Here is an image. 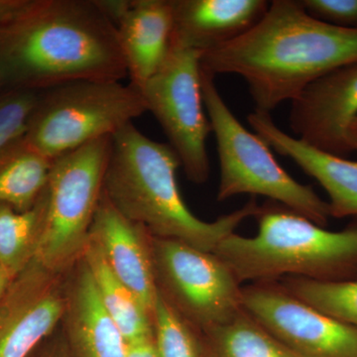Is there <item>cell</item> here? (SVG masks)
<instances>
[{"mask_svg": "<svg viewBox=\"0 0 357 357\" xmlns=\"http://www.w3.org/2000/svg\"><path fill=\"white\" fill-rule=\"evenodd\" d=\"M0 72L4 84L36 93L128 77L116 27L100 0L1 4Z\"/></svg>", "mask_w": 357, "mask_h": 357, "instance_id": "cell-1", "label": "cell"}, {"mask_svg": "<svg viewBox=\"0 0 357 357\" xmlns=\"http://www.w3.org/2000/svg\"><path fill=\"white\" fill-rule=\"evenodd\" d=\"M357 61V29L312 17L301 0H274L243 36L204 52V72L236 74L248 84L255 112L271 114L309 84Z\"/></svg>", "mask_w": 357, "mask_h": 357, "instance_id": "cell-2", "label": "cell"}, {"mask_svg": "<svg viewBox=\"0 0 357 357\" xmlns=\"http://www.w3.org/2000/svg\"><path fill=\"white\" fill-rule=\"evenodd\" d=\"M180 166L170 145L147 137L132 122L112 136L103 192L124 217L152 236L213 252L244 220L255 218L260 206L253 197L239 210L204 222L182 198L177 182Z\"/></svg>", "mask_w": 357, "mask_h": 357, "instance_id": "cell-3", "label": "cell"}, {"mask_svg": "<svg viewBox=\"0 0 357 357\" xmlns=\"http://www.w3.org/2000/svg\"><path fill=\"white\" fill-rule=\"evenodd\" d=\"M255 218V236L234 232L213 251L241 283L288 276L321 282L357 280V218L344 229L331 231L272 201L260 206Z\"/></svg>", "mask_w": 357, "mask_h": 357, "instance_id": "cell-4", "label": "cell"}, {"mask_svg": "<svg viewBox=\"0 0 357 357\" xmlns=\"http://www.w3.org/2000/svg\"><path fill=\"white\" fill-rule=\"evenodd\" d=\"M202 88L220 160L218 201L243 194L266 197L326 227L332 218L328 202L282 168L266 143L249 132L232 114L215 86V76L203 70Z\"/></svg>", "mask_w": 357, "mask_h": 357, "instance_id": "cell-5", "label": "cell"}, {"mask_svg": "<svg viewBox=\"0 0 357 357\" xmlns=\"http://www.w3.org/2000/svg\"><path fill=\"white\" fill-rule=\"evenodd\" d=\"M112 136L93 141L54 160L42 194V225L34 260L66 273L83 256L102 197Z\"/></svg>", "mask_w": 357, "mask_h": 357, "instance_id": "cell-6", "label": "cell"}, {"mask_svg": "<svg viewBox=\"0 0 357 357\" xmlns=\"http://www.w3.org/2000/svg\"><path fill=\"white\" fill-rule=\"evenodd\" d=\"M148 112L139 89L119 81H79L38 93L24 139L48 158L114 136Z\"/></svg>", "mask_w": 357, "mask_h": 357, "instance_id": "cell-7", "label": "cell"}, {"mask_svg": "<svg viewBox=\"0 0 357 357\" xmlns=\"http://www.w3.org/2000/svg\"><path fill=\"white\" fill-rule=\"evenodd\" d=\"M160 297L201 332L227 323L243 307V286L215 253L151 236Z\"/></svg>", "mask_w": 357, "mask_h": 357, "instance_id": "cell-8", "label": "cell"}, {"mask_svg": "<svg viewBox=\"0 0 357 357\" xmlns=\"http://www.w3.org/2000/svg\"><path fill=\"white\" fill-rule=\"evenodd\" d=\"M202 55L173 39L164 64L138 89L195 184L206 183L211 173L206 141L211 126L204 109Z\"/></svg>", "mask_w": 357, "mask_h": 357, "instance_id": "cell-9", "label": "cell"}, {"mask_svg": "<svg viewBox=\"0 0 357 357\" xmlns=\"http://www.w3.org/2000/svg\"><path fill=\"white\" fill-rule=\"evenodd\" d=\"M243 307L298 357H357V328L319 311L279 281L243 286Z\"/></svg>", "mask_w": 357, "mask_h": 357, "instance_id": "cell-10", "label": "cell"}, {"mask_svg": "<svg viewBox=\"0 0 357 357\" xmlns=\"http://www.w3.org/2000/svg\"><path fill=\"white\" fill-rule=\"evenodd\" d=\"M68 273L32 260L0 298V357H28L62 323Z\"/></svg>", "mask_w": 357, "mask_h": 357, "instance_id": "cell-11", "label": "cell"}, {"mask_svg": "<svg viewBox=\"0 0 357 357\" xmlns=\"http://www.w3.org/2000/svg\"><path fill=\"white\" fill-rule=\"evenodd\" d=\"M357 117V61L342 66L309 84L292 102L290 128L307 145L347 158V137Z\"/></svg>", "mask_w": 357, "mask_h": 357, "instance_id": "cell-12", "label": "cell"}, {"mask_svg": "<svg viewBox=\"0 0 357 357\" xmlns=\"http://www.w3.org/2000/svg\"><path fill=\"white\" fill-rule=\"evenodd\" d=\"M89 239L102 253L115 276L137 296L152 316L159 294L151 234L142 225L124 217L102 192Z\"/></svg>", "mask_w": 357, "mask_h": 357, "instance_id": "cell-13", "label": "cell"}, {"mask_svg": "<svg viewBox=\"0 0 357 357\" xmlns=\"http://www.w3.org/2000/svg\"><path fill=\"white\" fill-rule=\"evenodd\" d=\"M114 22L130 84L140 89L158 72L172 45V0H100Z\"/></svg>", "mask_w": 357, "mask_h": 357, "instance_id": "cell-14", "label": "cell"}, {"mask_svg": "<svg viewBox=\"0 0 357 357\" xmlns=\"http://www.w3.org/2000/svg\"><path fill=\"white\" fill-rule=\"evenodd\" d=\"M248 121L255 134L277 153L292 159L328 195L331 217L357 218V162L314 149L275 124L271 114L255 112Z\"/></svg>", "mask_w": 357, "mask_h": 357, "instance_id": "cell-15", "label": "cell"}, {"mask_svg": "<svg viewBox=\"0 0 357 357\" xmlns=\"http://www.w3.org/2000/svg\"><path fill=\"white\" fill-rule=\"evenodd\" d=\"M62 323L79 357H128V342L103 307L83 257L68 273Z\"/></svg>", "mask_w": 357, "mask_h": 357, "instance_id": "cell-16", "label": "cell"}, {"mask_svg": "<svg viewBox=\"0 0 357 357\" xmlns=\"http://www.w3.org/2000/svg\"><path fill=\"white\" fill-rule=\"evenodd\" d=\"M173 39L204 53L243 36L266 14V0H172Z\"/></svg>", "mask_w": 357, "mask_h": 357, "instance_id": "cell-17", "label": "cell"}, {"mask_svg": "<svg viewBox=\"0 0 357 357\" xmlns=\"http://www.w3.org/2000/svg\"><path fill=\"white\" fill-rule=\"evenodd\" d=\"M82 257L91 272L103 307L128 344L153 337L151 314L137 296L115 276L89 239Z\"/></svg>", "mask_w": 357, "mask_h": 357, "instance_id": "cell-18", "label": "cell"}, {"mask_svg": "<svg viewBox=\"0 0 357 357\" xmlns=\"http://www.w3.org/2000/svg\"><path fill=\"white\" fill-rule=\"evenodd\" d=\"M53 162L24 137L9 145L0 153V204L31 210L43 194Z\"/></svg>", "mask_w": 357, "mask_h": 357, "instance_id": "cell-19", "label": "cell"}, {"mask_svg": "<svg viewBox=\"0 0 357 357\" xmlns=\"http://www.w3.org/2000/svg\"><path fill=\"white\" fill-rule=\"evenodd\" d=\"M204 335L211 357H298L244 309Z\"/></svg>", "mask_w": 357, "mask_h": 357, "instance_id": "cell-20", "label": "cell"}, {"mask_svg": "<svg viewBox=\"0 0 357 357\" xmlns=\"http://www.w3.org/2000/svg\"><path fill=\"white\" fill-rule=\"evenodd\" d=\"M42 215L40 199L25 211L0 204V268L17 275L34 259Z\"/></svg>", "mask_w": 357, "mask_h": 357, "instance_id": "cell-21", "label": "cell"}, {"mask_svg": "<svg viewBox=\"0 0 357 357\" xmlns=\"http://www.w3.org/2000/svg\"><path fill=\"white\" fill-rule=\"evenodd\" d=\"M278 281L307 304L357 328V280L321 282L288 276Z\"/></svg>", "mask_w": 357, "mask_h": 357, "instance_id": "cell-22", "label": "cell"}, {"mask_svg": "<svg viewBox=\"0 0 357 357\" xmlns=\"http://www.w3.org/2000/svg\"><path fill=\"white\" fill-rule=\"evenodd\" d=\"M153 340L158 357H211L204 333L158 297L153 312Z\"/></svg>", "mask_w": 357, "mask_h": 357, "instance_id": "cell-23", "label": "cell"}, {"mask_svg": "<svg viewBox=\"0 0 357 357\" xmlns=\"http://www.w3.org/2000/svg\"><path fill=\"white\" fill-rule=\"evenodd\" d=\"M38 93L15 91L0 96V153L24 137Z\"/></svg>", "mask_w": 357, "mask_h": 357, "instance_id": "cell-24", "label": "cell"}, {"mask_svg": "<svg viewBox=\"0 0 357 357\" xmlns=\"http://www.w3.org/2000/svg\"><path fill=\"white\" fill-rule=\"evenodd\" d=\"M312 17L337 27L357 29V0H301Z\"/></svg>", "mask_w": 357, "mask_h": 357, "instance_id": "cell-25", "label": "cell"}, {"mask_svg": "<svg viewBox=\"0 0 357 357\" xmlns=\"http://www.w3.org/2000/svg\"><path fill=\"white\" fill-rule=\"evenodd\" d=\"M128 357H158L155 349L153 337L129 342Z\"/></svg>", "mask_w": 357, "mask_h": 357, "instance_id": "cell-26", "label": "cell"}, {"mask_svg": "<svg viewBox=\"0 0 357 357\" xmlns=\"http://www.w3.org/2000/svg\"><path fill=\"white\" fill-rule=\"evenodd\" d=\"M347 137L352 151L357 152V117L351 122L347 128Z\"/></svg>", "mask_w": 357, "mask_h": 357, "instance_id": "cell-27", "label": "cell"}, {"mask_svg": "<svg viewBox=\"0 0 357 357\" xmlns=\"http://www.w3.org/2000/svg\"><path fill=\"white\" fill-rule=\"evenodd\" d=\"M16 275L10 273L3 268H0V298L2 297L7 288L10 285L11 282L15 278Z\"/></svg>", "mask_w": 357, "mask_h": 357, "instance_id": "cell-28", "label": "cell"}, {"mask_svg": "<svg viewBox=\"0 0 357 357\" xmlns=\"http://www.w3.org/2000/svg\"><path fill=\"white\" fill-rule=\"evenodd\" d=\"M4 84L3 77H2L1 72H0V86Z\"/></svg>", "mask_w": 357, "mask_h": 357, "instance_id": "cell-29", "label": "cell"}]
</instances>
